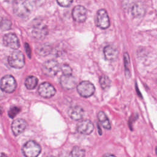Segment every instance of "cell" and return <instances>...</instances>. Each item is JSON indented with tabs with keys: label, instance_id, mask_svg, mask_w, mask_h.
<instances>
[{
	"label": "cell",
	"instance_id": "1",
	"mask_svg": "<svg viewBox=\"0 0 157 157\" xmlns=\"http://www.w3.org/2000/svg\"><path fill=\"white\" fill-rule=\"evenodd\" d=\"M33 1H16L13 5V12L20 17H26L33 9Z\"/></svg>",
	"mask_w": 157,
	"mask_h": 157
},
{
	"label": "cell",
	"instance_id": "2",
	"mask_svg": "<svg viewBox=\"0 0 157 157\" xmlns=\"http://www.w3.org/2000/svg\"><path fill=\"white\" fill-rule=\"evenodd\" d=\"M22 152L25 157H37L41 152V147L35 141L29 140L23 146Z\"/></svg>",
	"mask_w": 157,
	"mask_h": 157
},
{
	"label": "cell",
	"instance_id": "3",
	"mask_svg": "<svg viewBox=\"0 0 157 157\" xmlns=\"http://www.w3.org/2000/svg\"><path fill=\"white\" fill-rule=\"evenodd\" d=\"M9 65L14 68H21L25 64V57L23 53L18 50L12 52L8 58Z\"/></svg>",
	"mask_w": 157,
	"mask_h": 157
},
{
	"label": "cell",
	"instance_id": "4",
	"mask_svg": "<svg viewBox=\"0 0 157 157\" xmlns=\"http://www.w3.org/2000/svg\"><path fill=\"white\" fill-rule=\"evenodd\" d=\"M0 87L6 93H10L13 92L17 87V83L14 77L10 75L4 76L1 80Z\"/></svg>",
	"mask_w": 157,
	"mask_h": 157
},
{
	"label": "cell",
	"instance_id": "5",
	"mask_svg": "<svg viewBox=\"0 0 157 157\" xmlns=\"http://www.w3.org/2000/svg\"><path fill=\"white\" fill-rule=\"evenodd\" d=\"M77 90L79 94L84 98H88L92 96L94 91V86L88 81L81 82L77 86Z\"/></svg>",
	"mask_w": 157,
	"mask_h": 157
},
{
	"label": "cell",
	"instance_id": "6",
	"mask_svg": "<svg viewBox=\"0 0 157 157\" xmlns=\"http://www.w3.org/2000/svg\"><path fill=\"white\" fill-rule=\"evenodd\" d=\"M59 69L58 63L54 59H50L45 61L42 64V71L44 73L50 77L55 75Z\"/></svg>",
	"mask_w": 157,
	"mask_h": 157
},
{
	"label": "cell",
	"instance_id": "7",
	"mask_svg": "<svg viewBox=\"0 0 157 157\" xmlns=\"http://www.w3.org/2000/svg\"><path fill=\"white\" fill-rule=\"evenodd\" d=\"M38 92L42 97L50 98L55 95L56 93V90L50 83L44 82L39 85Z\"/></svg>",
	"mask_w": 157,
	"mask_h": 157
},
{
	"label": "cell",
	"instance_id": "8",
	"mask_svg": "<svg viewBox=\"0 0 157 157\" xmlns=\"http://www.w3.org/2000/svg\"><path fill=\"white\" fill-rule=\"evenodd\" d=\"M97 25L101 29H106L110 25V20L108 14L105 9L98 10L96 16Z\"/></svg>",
	"mask_w": 157,
	"mask_h": 157
},
{
	"label": "cell",
	"instance_id": "9",
	"mask_svg": "<svg viewBox=\"0 0 157 157\" xmlns=\"http://www.w3.org/2000/svg\"><path fill=\"white\" fill-rule=\"evenodd\" d=\"M72 16L75 21L82 23L86 18V9L82 6H76L72 10Z\"/></svg>",
	"mask_w": 157,
	"mask_h": 157
},
{
	"label": "cell",
	"instance_id": "10",
	"mask_svg": "<svg viewBox=\"0 0 157 157\" xmlns=\"http://www.w3.org/2000/svg\"><path fill=\"white\" fill-rule=\"evenodd\" d=\"M3 42L6 46L12 49H17L20 47V42L17 36L15 34L9 33L4 36Z\"/></svg>",
	"mask_w": 157,
	"mask_h": 157
},
{
	"label": "cell",
	"instance_id": "11",
	"mask_svg": "<svg viewBox=\"0 0 157 157\" xmlns=\"http://www.w3.org/2000/svg\"><path fill=\"white\" fill-rule=\"evenodd\" d=\"M94 129V126L92 122L88 120H84L80 121L77 125V130L78 132L88 135L91 134Z\"/></svg>",
	"mask_w": 157,
	"mask_h": 157
},
{
	"label": "cell",
	"instance_id": "12",
	"mask_svg": "<svg viewBox=\"0 0 157 157\" xmlns=\"http://www.w3.org/2000/svg\"><path fill=\"white\" fill-rule=\"evenodd\" d=\"M27 126L26 121L23 119L18 118L15 120L11 125L12 131L15 136H18L22 133Z\"/></svg>",
	"mask_w": 157,
	"mask_h": 157
},
{
	"label": "cell",
	"instance_id": "13",
	"mask_svg": "<svg viewBox=\"0 0 157 157\" xmlns=\"http://www.w3.org/2000/svg\"><path fill=\"white\" fill-rule=\"evenodd\" d=\"M48 33L47 27L42 23H37L34 25L32 31L33 37L36 39H41L44 38Z\"/></svg>",
	"mask_w": 157,
	"mask_h": 157
},
{
	"label": "cell",
	"instance_id": "14",
	"mask_svg": "<svg viewBox=\"0 0 157 157\" xmlns=\"http://www.w3.org/2000/svg\"><path fill=\"white\" fill-rule=\"evenodd\" d=\"M118 55L117 48L113 45H108L104 48V55L108 61H113L117 59Z\"/></svg>",
	"mask_w": 157,
	"mask_h": 157
},
{
	"label": "cell",
	"instance_id": "15",
	"mask_svg": "<svg viewBox=\"0 0 157 157\" xmlns=\"http://www.w3.org/2000/svg\"><path fill=\"white\" fill-rule=\"evenodd\" d=\"M60 83L63 88L65 89H72L75 86L76 79L72 75H63L60 78Z\"/></svg>",
	"mask_w": 157,
	"mask_h": 157
},
{
	"label": "cell",
	"instance_id": "16",
	"mask_svg": "<svg viewBox=\"0 0 157 157\" xmlns=\"http://www.w3.org/2000/svg\"><path fill=\"white\" fill-rule=\"evenodd\" d=\"M83 110L79 106L71 107L68 110L69 116L74 120H79L83 116Z\"/></svg>",
	"mask_w": 157,
	"mask_h": 157
},
{
	"label": "cell",
	"instance_id": "17",
	"mask_svg": "<svg viewBox=\"0 0 157 157\" xmlns=\"http://www.w3.org/2000/svg\"><path fill=\"white\" fill-rule=\"evenodd\" d=\"M131 11L133 16L139 17L144 14L145 9L144 4L141 2H135L131 6Z\"/></svg>",
	"mask_w": 157,
	"mask_h": 157
},
{
	"label": "cell",
	"instance_id": "18",
	"mask_svg": "<svg viewBox=\"0 0 157 157\" xmlns=\"http://www.w3.org/2000/svg\"><path fill=\"white\" fill-rule=\"evenodd\" d=\"M98 118L100 123L102 124V126L107 129H110L111 128V125L110 123V121L105 114V113L102 111H99L98 113Z\"/></svg>",
	"mask_w": 157,
	"mask_h": 157
},
{
	"label": "cell",
	"instance_id": "19",
	"mask_svg": "<svg viewBox=\"0 0 157 157\" xmlns=\"http://www.w3.org/2000/svg\"><path fill=\"white\" fill-rule=\"evenodd\" d=\"M38 82L37 78L34 76H29L26 78L25 84L26 87L29 90L34 89Z\"/></svg>",
	"mask_w": 157,
	"mask_h": 157
},
{
	"label": "cell",
	"instance_id": "20",
	"mask_svg": "<svg viewBox=\"0 0 157 157\" xmlns=\"http://www.w3.org/2000/svg\"><path fill=\"white\" fill-rule=\"evenodd\" d=\"M85 154V150L79 147L75 146L72 148L70 153V157H84Z\"/></svg>",
	"mask_w": 157,
	"mask_h": 157
},
{
	"label": "cell",
	"instance_id": "21",
	"mask_svg": "<svg viewBox=\"0 0 157 157\" xmlns=\"http://www.w3.org/2000/svg\"><path fill=\"white\" fill-rule=\"evenodd\" d=\"M100 85L102 89H107L111 85V81L110 78L105 75H102L99 78Z\"/></svg>",
	"mask_w": 157,
	"mask_h": 157
},
{
	"label": "cell",
	"instance_id": "22",
	"mask_svg": "<svg viewBox=\"0 0 157 157\" xmlns=\"http://www.w3.org/2000/svg\"><path fill=\"white\" fill-rule=\"evenodd\" d=\"M52 50V48L50 45H43L40 47H39L37 48V52L39 53V55H42V56H45L48 55V53H50Z\"/></svg>",
	"mask_w": 157,
	"mask_h": 157
},
{
	"label": "cell",
	"instance_id": "23",
	"mask_svg": "<svg viewBox=\"0 0 157 157\" xmlns=\"http://www.w3.org/2000/svg\"><path fill=\"white\" fill-rule=\"evenodd\" d=\"M12 23L7 18H2L0 20V28L2 30H8L11 28Z\"/></svg>",
	"mask_w": 157,
	"mask_h": 157
},
{
	"label": "cell",
	"instance_id": "24",
	"mask_svg": "<svg viewBox=\"0 0 157 157\" xmlns=\"http://www.w3.org/2000/svg\"><path fill=\"white\" fill-rule=\"evenodd\" d=\"M61 70L64 75H69L72 74V69L67 64H63L61 67Z\"/></svg>",
	"mask_w": 157,
	"mask_h": 157
},
{
	"label": "cell",
	"instance_id": "25",
	"mask_svg": "<svg viewBox=\"0 0 157 157\" xmlns=\"http://www.w3.org/2000/svg\"><path fill=\"white\" fill-rule=\"evenodd\" d=\"M124 66L126 68V73L130 74L129 72V58L127 53H125L124 55Z\"/></svg>",
	"mask_w": 157,
	"mask_h": 157
},
{
	"label": "cell",
	"instance_id": "26",
	"mask_svg": "<svg viewBox=\"0 0 157 157\" xmlns=\"http://www.w3.org/2000/svg\"><path fill=\"white\" fill-rule=\"evenodd\" d=\"M20 111V108L18 107H12L9 111V115L10 118H13Z\"/></svg>",
	"mask_w": 157,
	"mask_h": 157
},
{
	"label": "cell",
	"instance_id": "27",
	"mask_svg": "<svg viewBox=\"0 0 157 157\" xmlns=\"http://www.w3.org/2000/svg\"><path fill=\"white\" fill-rule=\"evenodd\" d=\"M72 1H68V0H64V1H57V3L62 6V7H69L72 3Z\"/></svg>",
	"mask_w": 157,
	"mask_h": 157
},
{
	"label": "cell",
	"instance_id": "28",
	"mask_svg": "<svg viewBox=\"0 0 157 157\" xmlns=\"http://www.w3.org/2000/svg\"><path fill=\"white\" fill-rule=\"evenodd\" d=\"M25 48H26V53H28V56L30 57V53H31V52H28V50H29V51H31L30 50V48H29V46L28 45V44H25Z\"/></svg>",
	"mask_w": 157,
	"mask_h": 157
},
{
	"label": "cell",
	"instance_id": "29",
	"mask_svg": "<svg viewBox=\"0 0 157 157\" xmlns=\"http://www.w3.org/2000/svg\"><path fill=\"white\" fill-rule=\"evenodd\" d=\"M102 157H116V156L112 154H105Z\"/></svg>",
	"mask_w": 157,
	"mask_h": 157
},
{
	"label": "cell",
	"instance_id": "30",
	"mask_svg": "<svg viewBox=\"0 0 157 157\" xmlns=\"http://www.w3.org/2000/svg\"><path fill=\"white\" fill-rule=\"evenodd\" d=\"M1 157H7V156L4 153H2V154H1Z\"/></svg>",
	"mask_w": 157,
	"mask_h": 157
},
{
	"label": "cell",
	"instance_id": "31",
	"mask_svg": "<svg viewBox=\"0 0 157 157\" xmlns=\"http://www.w3.org/2000/svg\"><path fill=\"white\" fill-rule=\"evenodd\" d=\"M148 157H149V156H148Z\"/></svg>",
	"mask_w": 157,
	"mask_h": 157
}]
</instances>
